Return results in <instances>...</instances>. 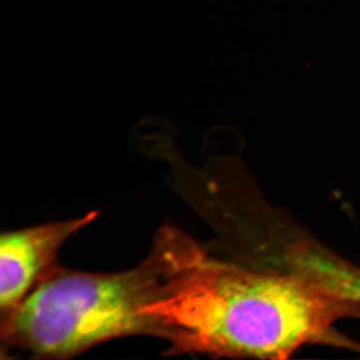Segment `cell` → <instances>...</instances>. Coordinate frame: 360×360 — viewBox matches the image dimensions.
I'll use <instances>...</instances> for the list:
<instances>
[{
    "label": "cell",
    "instance_id": "cell-2",
    "mask_svg": "<svg viewBox=\"0 0 360 360\" xmlns=\"http://www.w3.org/2000/svg\"><path fill=\"white\" fill-rule=\"evenodd\" d=\"M184 232L167 225L141 264L91 274L56 265L18 309L1 319V352L70 359L129 336L158 338L149 309L165 295Z\"/></svg>",
    "mask_w": 360,
    "mask_h": 360
},
{
    "label": "cell",
    "instance_id": "cell-3",
    "mask_svg": "<svg viewBox=\"0 0 360 360\" xmlns=\"http://www.w3.org/2000/svg\"><path fill=\"white\" fill-rule=\"evenodd\" d=\"M98 212L77 219L49 222L0 238V312L1 319L18 309L26 296L56 266L58 251L68 239L97 219Z\"/></svg>",
    "mask_w": 360,
    "mask_h": 360
},
{
    "label": "cell",
    "instance_id": "cell-1",
    "mask_svg": "<svg viewBox=\"0 0 360 360\" xmlns=\"http://www.w3.org/2000/svg\"><path fill=\"white\" fill-rule=\"evenodd\" d=\"M349 310L304 277L213 257L188 236L150 314L169 354L283 359Z\"/></svg>",
    "mask_w": 360,
    "mask_h": 360
}]
</instances>
